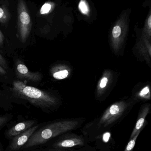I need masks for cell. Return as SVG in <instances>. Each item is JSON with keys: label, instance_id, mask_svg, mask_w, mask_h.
Listing matches in <instances>:
<instances>
[{"label": "cell", "instance_id": "5", "mask_svg": "<svg viewBox=\"0 0 151 151\" xmlns=\"http://www.w3.org/2000/svg\"><path fill=\"white\" fill-rule=\"evenodd\" d=\"M39 126L32 127L26 131L14 137L10 145V148L12 150H16L20 149L27 143L33 134L36 131Z\"/></svg>", "mask_w": 151, "mask_h": 151}, {"label": "cell", "instance_id": "1", "mask_svg": "<svg viewBox=\"0 0 151 151\" xmlns=\"http://www.w3.org/2000/svg\"><path fill=\"white\" fill-rule=\"evenodd\" d=\"M12 91L17 96L25 99L40 108H47L54 103L53 98L47 92L32 86H28L21 81L13 82Z\"/></svg>", "mask_w": 151, "mask_h": 151}, {"label": "cell", "instance_id": "22", "mask_svg": "<svg viewBox=\"0 0 151 151\" xmlns=\"http://www.w3.org/2000/svg\"></svg>", "mask_w": 151, "mask_h": 151}, {"label": "cell", "instance_id": "13", "mask_svg": "<svg viewBox=\"0 0 151 151\" xmlns=\"http://www.w3.org/2000/svg\"><path fill=\"white\" fill-rule=\"evenodd\" d=\"M119 108L118 106L116 105H113L110 108V111H109L110 114L105 115V116H108L109 115H111V116L117 115L119 112Z\"/></svg>", "mask_w": 151, "mask_h": 151}, {"label": "cell", "instance_id": "6", "mask_svg": "<svg viewBox=\"0 0 151 151\" xmlns=\"http://www.w3.org/2000/svg\"><path fill=\"white\" fill-rule=\"evenodd\" d=\"M84 144V140L82 137L75 135H71L61 138L54 144L53 146L57 149H63L82 146Z\"/></svg>", "mask_w": 151, "mask_h": 151}, {"label": "cell", "instance_id": "17", "mask_svg": "<svg viewBox=\"0 0 151 151\" xmlns=\"http://www.w3.org/2000/svg\"><path fill=\"white\" fill-rule=\"evenodd\" d=\"M149 91H150V90H149V87L147 86V87H145L142 90V91L140 92V95L141 96H144L149 93Z\"/></svg>", "mask_w": 151, "mask_h": 151}, {"label": "cell", "instance_id": "14", "mask_svg": "<svg viewBox=\"0 0 151 151\" xmlns=\"http://www.w3.org/2000/svg\"><path fill=\"white\" fill-rule=\"evenodd\" d=\"M121 34V28L119 26H116L113 29V36L114 38H118Z\"/></svg>", "mask_w": 151, "mask_h": 151}, {"label": "cell", "instance_id": "9", "mask_svg": "<svg viewBox=\"0 0 151 151\" xmlns=\"http://www.w3.org/2000/svg\"><path fill=\"white\" fill-rule=\"evenodd\" d=\"M68 75V72L67 70H62L54 72L52 74V76L57 80H62L67 77Z\"/></svg>", "mask_w": 151, "mask_h": 151}, {"label": "cell", "instance_id": "10", "mask_svg": "<svg viewBox=\"0 0 151 151\" xmlns=\"http://www.w3.org/2000/svg\"><path fill=\"white\" fill-rule=\"evenodd\" d=\"M79 8L81 12L84 14H87L88 13V8L86 4V2L84 0H81L79 4Z\"/></svg>", "mask_w": 151, "mask_h": 151}, {"label": "cell", "instance_id": "20", "mask_svg": "<svg viewBox=\"0 0 151 151\" xmlns=\"http://www.w3.org/2000/svg\"><path fill=\"white\" fill-rule=\"evenodd\" d=\"M6 73V71L0 65V74L2 75H5Z\"/></svg>", "mask_w": 151, "mask_h": 151}, {"label": "cell", "instance_id": "19", "mask_svg": "<svg viewBox=\"0 0 151 151\" xmlns=\"http://www.w3.org/2000/svg\"><path fill=\"white\" fill-rule=\"evenodd\" d=\"M4 41V36L0 30V46H2L3 44Z\"/></svg>", "mask_w": 151, "mask_h": 151}, {"label": "cell", "instance_id": "4", "mask_svg": "<svg viewBox=\"0 0 151 151\" xmlns=\"http://www.w3.org/2000/svg\"><path fill=\"white\" fill-rule=\"evenodd\" d=\"M16 75L20 80H26L29 81L37 82L41 80L42 75L39 72H32L29 70L25 65L18 61L16 63Z\"/></svg>", "mask_w": 151, "mask_h": 151}, {"label": "cell", "instance_id": "21", "mask_svg": "<svg viewBox=\"0 0 151 151\" xmlns=\"http://www.w3.org/2000/svg\"><path fill=\"white\" fill-rule=\"evenodd\" d=\"M148 25H149V27L150 28L151 27V16H150L149 17V19L148 21Z\"/></svg>", "mask_w": 151, "mask_h": 151}, {"label": "cell", "instance_id": "8", "mask_svg": "<svg viewBox=\"0 0 151 151\" xmlns=\"http://www.w3.org/2000/svg\"><path fill=\"white\" fill-rule=\"evenodd\" d=\"M141 130L138 131L137 134L132 138H130V140L129 141V142L128 144L127 145L124 151H132L135 145L137 139V137L139 136V134L141 133Z\"/></svg>", "mask_w": 151, "mask_h": 151}, {"label": "cell", "instance_id": "15", "mask_svg": "<svg viewBox=\"0 0 151 151\" xmlns=\"http://www.w3.org/2000/svg\"><path fill=\"white\" fill-rule=\"evenodd\" d=\"M0 65L2 67L4 70H6L8 68V65L5 61L4 58L2 56L0 53Z\"/></svg>", "mask_w": 151, "mask_h": 151}, {"label": "cell", "instance_id": "11", "mask_svg": "<svg viewBox=\"0 0 151 151\" xmlns=\"http://www.w3.org/2000/svg\"><path fill=\"white\" fill-rule=\"evenodd\" d=\"M51 9V5L48 3L44 4L40 10V13L43 14H47L49 12Z\"/></svg>", "mask_w": 151, "mask_h": 151}, {"label": "cell", "instance_id": "12", "mask_svg": "<svg viewBox=\"0 0 151 151\" xmlns=\"http://www.w3.org/2000/svg\"><path fill=\"white\" fill-rule=\"evenodd\" d=\"M8 20V14L6 11L0 7V22L2 23H4Z\"/></svg>", "mask_w": 151, "mask_h": 151}, {"label": "cell", "instance_id": "16", "mask_svg": "<svg viewBox=\"0 0 151 151\" xmlns=\"http://www.w3.org/2000/svg\"><path fill=\"white\" fill-rule=\"evenodd\" d=\"M9 118L7 116H0V127H2L8 122Z\"/></svg>", "mask_w": 151, "mask_h": 151}, {"label": "cell", "instance_id": "7", "mask_svg": "<svg viewBox=\"0 0 151 151\" xmlns=\"http://www.w3.org/2000/svg\"><path fill=\"white\" fill-rule=\"evenodd\" d=\"M35 122L33 120L25 121L20 122L9 129L8 135L11 137L16 136L33 127Z\"/></svg>", "mask_w": 151, "mask_h": 151}, {"label": "cell", "instance_id": "3", "mask_svg": "<svg viewBox=\"0 0 151 151\" xmlns=\"http://www.w3.org/2000/svg\"><path fill=\"white\" fill-rule=\"evenodd\" d=\"M18 33L22 42L26 41L29 37L32 27V22L25 3L20 0L17 7Z\"/></svg>", "mask_w": 151, "mask_h": 151}, {"label": "cell", "instance_id": "2", "mask_svg": "<svg viewBox=\"0 0 151 151\" xmlns=\"http://www.w3.org/2000/svg\"><path fill=\"white\" fill-rule=\"evenodd\" d=\"M74 122H59L47 125L35 131L26 144L27 148L40 145L76 127Z\"/></svg>", "mask_w": 151, "mask_h": 151}, {"label": "cell", "instance_id": "18", "mask_svg": "<svg viewBox=\"0 0 151 151\" xmlns=\"http://www.w3.org/2000/svg\"><path fill=\"white\" fill-rule=\"evenodd\" d=\"M107 82H108V79H107V78L104 77V78L102 79L101 83H100V87L101 88H104L106 86Z\"/></svg>", "mask_w": 151, "mask_h": 151}]
</instances>
